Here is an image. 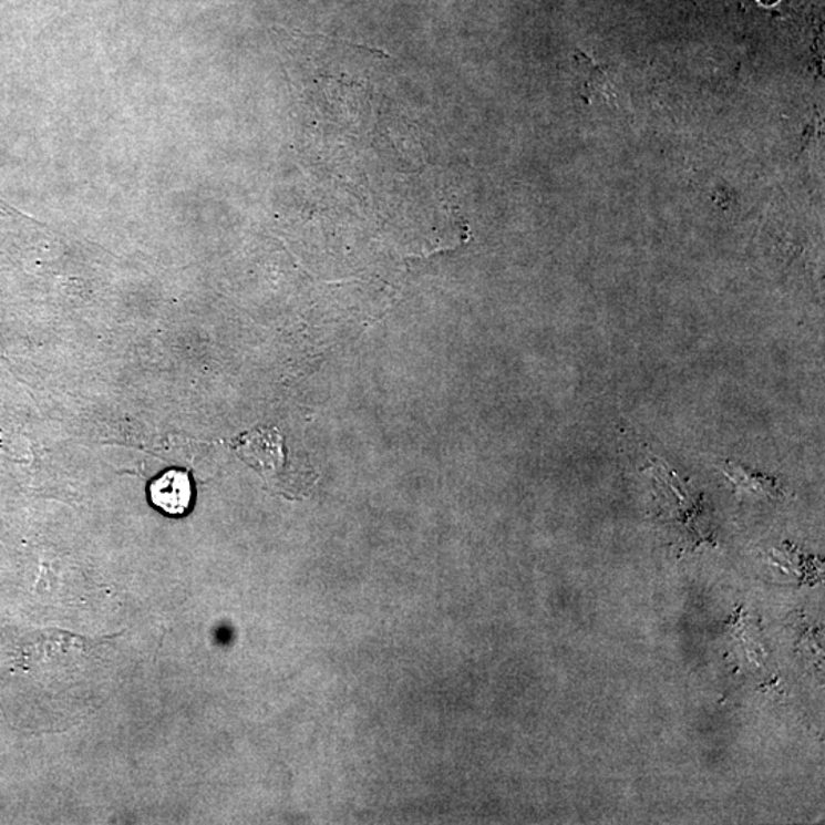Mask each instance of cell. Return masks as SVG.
I'll return each instance as SVG.
<instances>
[{
    "label": "cell",
    "instance_id": "obj_1",
    "mask_svg": "<svg viewBox=\"0 0 825 825\" xmlns=\"http://www.w3.org/2000/svg\"><path fill=\"white\" fill-rule=\"evenodd\" d=\"M148 501L168 517H184L195 506V483L187 471L167 470L153 478L147 489Z\"/></svg>",
    "mask_w": 825,
    "mask_h": 825
},
{
    "label": "cell",
    "instance_id": "obj_2",
    "mask_svg": "<svg viewBox=\"0 0 825 825\" xmlns=\"http://www.w3.org/2000/svg\"><path fill=\"white\" fill-rule=\"evenodd\" d=\"M726 476L731 478L735 485L744 491L755 494H767L775 495L780 494L776 488L775 482L772 478L759 476V474L750 473V471L736 466L734 464L728 465Z\"/></svg>",
    "mask_w": 825,
    "mask_h": 825
}]
</instances>
